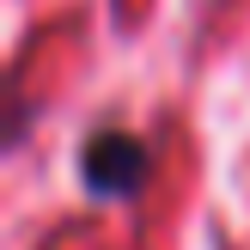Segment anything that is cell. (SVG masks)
<instances>
[{
    "label": "cell",
    "mask_w": 250,
    "mask_h": 250,
    "mask_svg": "<svg viewBox=\"0 0 250 250\" xmlns=\"http://www.w3.org/2000/svg\"><path fill=\"white\" fill-rule=\"evenodd\" d=\"M80 171H85V189H92V195H104V202H128V195L146 183V146L134 141L128 128H104V134L85 141Z\"/></svg>",
    "instance_id": "1"
}]
</instances>
